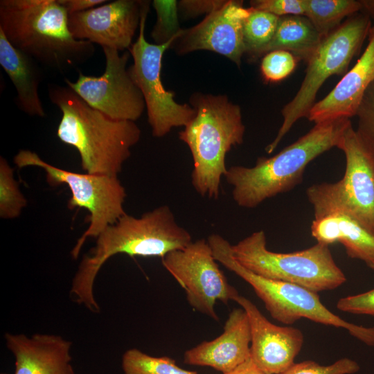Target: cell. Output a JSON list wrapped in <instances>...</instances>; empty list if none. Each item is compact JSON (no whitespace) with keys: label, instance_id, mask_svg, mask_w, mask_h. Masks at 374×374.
<instances>
[{"label":"cell","instance_id":"cell-7","mask_svg":"<svg viewBox=\"0 0 374 374\" xmlns=\"http://www.w3.org/2000/svg\"><path fill=\"white\" fill-rule=\"evenodd\" d=\"M233 258L262 277L295 284L315 292L338 288L346 281L328 245L321 243L290 253L270 251L264 231L252 233L231 245Z\"/></svg>","mask_w":374,"mask_h":374},{"label":"cell","instance_id":"cell-14","mask_svg":"<svg viewBox=\"0 0 374 374\" xmlns=\"http://www.w3.org/2000/svg\"><path fill=\"white\" fill-rule=\"evenodd\" d=\"M252 8L242 1L229 0L197 25L181 29L170 48L178 55L207 50L226 57L238 67L245 54L243 25Z\"/></svg>","mask_w":374,"mask_h":374},{"label":"cell","instance_id":"cell-26","mask_svg":"<svg viewBox=\"0 0 374 374\" xmlns=\"http://www.w3.org/2000/svg\"><path fill=\"white\" fill-rule=\"evenodd\" d=\"M27 200L14 177L13 168L0 157V217L3 220L18 217L26 206Z\"/></svg>","mask_w":374,"mask_h":374},{"label":"cell","instance_id":"cell-12","mask_svg":"<svg viewBox=\"0 0 374 374\" xmlns=\"http://www.w3.org/2000/svg\"><path fill=\"white\" fill-rule=\"evenodd\" d=\"M217 262L210 244L203 238L161 258L164 268L184 290L190 305L215 321L219 319L216 301L227 305L239 295Z\"/></svg>","mask_w":374,"mask_h":374},{"label":"cell","instance_id":"cell-10","mask_svg":"<svg viewBox=\"0 0 374 374\" xmlns=\"http://www.w3.org/2000/svg\"><path fill=\"white\" fill-rule=\"evenodd\" d=\"M13 161L19 168L34 166L43 169L50 185L66 184L70 189L69 209L78 207L88 211L89 224L71 250L73 259H77L89 238H96L126 213L123 207L126 190L118 176L68 171L46 162L36 152L28 150H20Z\"/></svg>","mask_w":374,"mask_h":374},{"label":"cell","instance_id":"cell-19","mask_svg":"<svg viewBox=\"0 0 374 374\" xmlns=\"http://www.w3.org/2000/svg\"><path fill=\"white\" fill-rule=\"evenodd\" d=\"M6 344L15 359L14 374H75L72 343L61 336L6 333Z\"/></svg>","mask_w":374,"mask_h":374},{"label":"cell","instance_id":"cell-34","mask_svg":"<svg viewBox=\"0 0 374 374\" xmlns=\"http://www.w3.org/2000/svg\"><path fill=\"white\" fill-rule=\"evenodd\" d=\"M69 15L83 12L107 3V0H57Z\"/></svg>","mask_w":374,"mask_h":374},{"label":"cell","instance_id":"cell-24","mask_svg":"<svg viewBox=\"0 0 374 374\" xmlns=\"http://www.w3.org/2000/svg\"><path fill=\"white\" fill-rule=\"evenodd\" d=\"M251 8V13L244 21L243 39L245 54L256 60L262 56L263 51L272 40L280 17Z\"/></svg>","mask_w":374,"mask_h":374},{"label":"cell","instance_id":"cell-15","mask_svg":"<svg viewBox=\"0 0 374 374\" xmlns=\"http://www.w3.org/2000/svg\"><path fill=\"white\" fill-rule=\"evenodd\" d=\"M144 1L116 0L69 15V28L78 40L123 51L139 29Z\"/></svg>","mask_w":374,"mask_h":374},{"label":"cell","instance_id":"cell-31","mask_svg":"<svg viewBox=\"0 0 374 374\" xmlns=\"http://www.w3.org/2000/svg\"><path fill=\"white\" fill-rule=\"evenodd\" d=\"M251 7L273 14L279 17L288 15L305 16L306 0H255Z\"/></svg>","mask_w":374,"mask_h":374},{"label":"cell","instance_id":"cell-28","mask_svg":"<svg viewBox=\"0 0 374 374\" xmlns=\"http://www.w3.org/2000/svg\"><path fill=\"white\" fill-rule=\"evenodd\" d=\"M297 59L290 52L276 50L265 54L261 61L260 70L266 81H280L293 72Z\"/></svg>","mask_w":374,"mask_h":374},{"label":"cell","instance_id":"cell-30","mask_svg":"<svg viewBox=\"0 0 374 374\" xmlns=\"http://www.w3.org/2000/svg\"><path fill=\"white\" fill-rule=\"evenodd\" d=\"M356 116L358 118L357 133L374 151V82L366 90Z\"/></svg>","mask_w":374,"mask_h":374},{"label":"cell","instance_id":"cell-33","mask_svg":"<svg viewBox=\"0 0 374 374\" xmlns=\"http://www.w3.org/2000/svg\"><path fill=\"white\" fill-rule=\"evenodd\" d=\"M226 1L182 0L177 3L178 11L188 17L206 13V15L222 7Z\"/></svg>","mask_w":374,"mask_h":374},{"label":"cell","instance_id":"cell-4","mask_svg":"<svg viewBox=\"0 0 374 374\" xmlns=\"http://www.w3.org/2000/svg\"><path fill=\"white\" fill-rule=\"evenodd\" d=\"M350 125L349 118L317 123L274 156L258 158L254 166H233L227 168L224 177L233 186L235 204L253 208L269 198L292 190L302 182L305 168L312 160L337 148Z\"/></svg>","mask_w":374,"mask_h":374},{"label":"cell","instance_id":"cell-22","mask_svg":"<svg viewBox=\"0 0 374 374\" xmlns=\"http://www.w3.org/2000/svg\"><path fill=\"white\" fill-rule=\"evenodd\" d=\"M323 37L305 16L280 17L275 35L263 51L262 57L269 52L283 50L306 62Z\"/></svg>","mask_w":374,"mask_h":374},{"label":"cell","instance_id":"cell-11","mask_svg":"<svg viewBox=\"0 0 374 374\" xmlns=\"http://www.w3.org/2000/svg\"><path fill=\"white\" fill-rule=\"evenodd\" d=\"M150 3L149 1H144L138 37L128 50L133 58V64L128 69L143 96L152 136L161 138L173 127H184L194 118L195 110L187 103H177L175 93L166 90L162 83L163 55L181 30L164 44L149 43L145 37V28Z\"/></svg>","mask_w":374,"mask_h":374},{"label":"cell","instance_id":"cell-13","mask_svg":"<svg viewBox=\"0 0 374 374\" xmlns=\"http://www.w3.org/2000/svg\"><path fill=\"white\" fill-rule=\"evenodd\" d=\"M105 69L100 76L88 75L78 71L75 82L64 78L70 87L90 107L107 116L136 122L143 114L145 103L139 87L132 79L127 64L129 51L103 48Z\"/></svg>","mask_w":374,"mask_h":374},{"label":"cell","instance_id":"cell-20","mask_svg":"<svg viewBox=\"0 0 374 374\" xmlns=\"http://www.w3.org/2000/svg\"><path fill=\"white\" fill-rule=\"evenodd\" d=\"M0 65L17 91L16 103L30 116L44 117L45 111L39 95L42 81L40 64L28 55L14 47L0 30Z\"/></svg>","mask_w":374,"mask_h":374},{"label":"cell","instance_id":"cell-5","mask_svg":"<svg viewBox=\"0 0 374 374\" xmlns=\"http://www.w3.org/2000/svg\"><path fill=\"white\" fill-rule=\"evenodd\" d=\"M190 103L195 115L179 138L193 157L191 183L201 196L217 199L222 177L227 171L226 154L244 140L241 109L225 95L196 92Z\"/></svg>","mask_w":374,"mask_h":374},{"label":"cell","instance_id":"cell-1","mask_svg":"<svg viewBox=\"0 0 374 374\" xmlns=\"http://www.w3.org/2000/svg\"><path fill=\"white\" fill-rule=\"evenodd\" d=\"M96 238V245L80 262L70 290L73 301L94 313L100 311L93 296L94 281L100 268L111 257L124 253L132 257L162 258L192 242L190 233L177 223L166 205L138 217L125 213Z\"/></svg>","mask_w":374,"mask_h":374},{"label":"cell","instance_id":"cell-36","mask_svg":"<svg viewBox=\"0 0 374 374\" xmlns=\"http://www.w3.org/2000/svg\"><path fill=\"white\" fill-rule=\"evenodd\" d=\"M361 3L360 12L374 19V0H359Z\"/></svg>","mask_w":374,"mask_h":374},{"label":"cell","instance_id":"cell-17","mask_svg":"<svg viewBox=\"0 0 374 374\" xmlns=\"http://www.w3.org/2000/svg\"><path fill=\"white\" fill-rule=\"evenodd\" d=\"M251 327L247 312L234 308L229 314L223 332L211 341H204L187 350L184 362L188 365L209 366L226 374L249 359Z\"/></svg>","mask_w":374,"mask_h":374},{"label":"cell","instance_id":"cell-3","mask_svg":"<svg viewBox=\"0 0 374 374\" xmlns=\"http://www.w3.org/2000/svg\"><path fill=\"white\" fill-rule=\"evenodd\" d=\"M0 30L14 47L60 73L95 53L93 44L73 37L69 14L57 0H1Z\"/></svg>","mask_w":374,"mask_h":374},{"label":"cell","instance_id":"cell-16","mask_svg":"<svg viewBox=\"0 0 374 374\" xmlns=\"http://www.w3.org/2000/svg\"><path fill=\"white\" fill-rule=\"evenodd\" d=\"M247 314L251 327L250 357L266 374H282L300 353L304 336L292 326L270 322L249 299L238 295L234 299Z\"/></svg>","mask_w":374,"mask_h":374},{"label":"cell","instance_id":"cell-25","mask_svg":"<svg viewBox=\"0 0 374 374\" xmlns=\"http://www.w3.org/2000/svg\"><path fill=\"white\" fill-rule=\"evenodd\" d=\"M124 374H197L179 367L168 357H153L137 348H130L122 357Z\"/></svg>","mask_w":374,"mask_h":374},{"label":"cell","instance_id":"cell-32","mask_svg":"<svg viewBox=\"0 0 374 374\" xmlns=\"http://www.w3.org/2000/svg\"><path fill=\"white\" fill-rule=\"evenodd\" d=\"M336 306L344 312L374 317V289L341 298Z\"/></svg>","mask_w":374,"mask_h":374},{"label":"cell","instance_id":"cell-29","mask_svg":"<svg viewBox=\"0 0 374 374\" xmlns=\"http://www.w3.org/2000/svg\"><path fill=\"white\" fill-rule=\"evenodd\" d=\"M357 362L341 358L332 364L323 366L312 360L293 364L282 374H353L359 371Z\"/></svg>","mask_w":374,"mask_h":374},{"label":"cell","instance_id":"cell-27","mask_svg":"<svg viewBox=\"0 0 374 374\" xmlns=\"http://www.w3.org/2000/svg\"><path fill=\"white\" fill-rule=\"evenodd\" d=\"M177 3V1H152L157 17L151 33L154 44H162L168 42L181 30L178 22Z\"/></svg>","mask_w":374,"mask_h":374},{"label":"cell","instance_id":"cell-6","mask_svg":"<svg viewBox=\"0 0 374 374\" xmlns=\"http://www.w3.org/2000/svg\"><path fill=\"white\" fill-rule=\"evenodd\" d=\"M207 240L215 259L252 287L274 319L289 326L302 318L308 319L316 323L345 329L364 344L374 346V326H359L341 319L321 302L317 292L251 272L233 258L231 244L220 235L211 234Z\"/></svg>","mask_w":374,"mask_h":374},{"label":"cell","instance_id":"cell-9","mask_svg":"<svg viewBox=\"0 0 374 374\" xmlns=\"http://www.w3.org/2000/svg\"><path fill=\"white\" fill-rule=\"evenodd\" d=\"M371 19L364 13L350 16L322 40L307 60L305 75L293 99L282 109L283 121L271 143L265 148L273 152L294 123L308 117L319 89L331 75H344L353 57L360 50L371 28Z\"/></svg>","mask_w":374,"mask_h":374},{"label":"cell","instance_id":"cell-35","mask_svg":"<svg viewBox=\"0 0 374 374\" xmlns=\"http://www.w3.org/2000/svg\"><path fill=\"white\" fill-rule=\"evenodd\" d=\"M226 374H266L251 360V357Z\"/></svg>","mask_w":374,"mask_h":374},{"label":"cell","instance_id":"cell-8","mask_svg":"<svg viewBox=\"0 0 374 374\" xmlns=\"http://www.w3.org/2000/svg\"><path fill=\"white\" fill-rule=\"evenodd\" d=\"M337 148L346 157L343 177L334 183L313 184L306 190L314 219L344 213L374 235V151L352 125L345 131Z\"/></svg>","mask_w":374,"mask_h":374},{"label":"cell","instance_id":"cell-23","mask_svg":"<svg viewBox=\"0 0 374 374\" xmlns=\"http://www.w3.org/2000/svg\"><path fill=\"white\" fill-rule=\"evenodd\" d=\"M361 10L359 0H306V17L325 37L338 28L341 21Z\"/></svg>","mask_w":374,"mask_h":374},{"label":"cell","instance_id":"cell-18","mask_svg":"<svg viewBox=\"0 0 374 374\" xmlns=\"http://www.w3.org/2000/svg\"><path fill=\"white\" fill-rule=\"evenodd\" d=\"M366 48L355 66L334 89L315 103L307 118L315 124L356 116L364 96L374 82V25L368 34Z\"/></svg>","mask_w":374,"mask_h":374},{"label":"cell","instance_id":"cell-21","mask_svg":"<svg viewBox=\"0 0 374 374\" xmlns=\"http://www.w3.org/2000/svg\"><path fill=\"white\" fill-rule=\"evenodd\" d=\"M311 235L318 243L341 244L347 256L374 270V235L351 217L335 213L312 222Z\"/></svg>","mask_w":374,"mask_h":374},{"label":"cell","instance_id":"cell-2","mask_svg":"<svg viewBox=\"0 0 374 374\" xmlns=\"http://www.w3.org/2000/svg\"><path fill=\"white\" fill-rule=\"evenodd\" d=\"M48 96L62 113L57 136L75 148L86 173L118 176L141 138L134 121L113 119L90 107L67 85L51 83Z\"/></svg>","mask_w":374,"mask_h":374}]
</instances>
